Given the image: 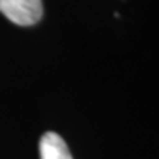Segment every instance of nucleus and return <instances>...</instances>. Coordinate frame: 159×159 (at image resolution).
Instances as JSON below:
<instances>
[{
  "instance_id": "nucleus-1",
  "label": "nucleus",
  "mask_w": 159,
  "mask_h": 159,
  "mask_svg": "<svg viewBox=\"0 0 159 159\" xmlns=\"http://www.w3.org/2000/svg\"><path fill=\"white\" fill-rule=\"evenodd\" d=\"M0 12L21 27L34 25L43 16L41 0H0Z\"/></svg>"
},
{
  "instance_id": "nucleus-2",
  "label": "nucleus",
  "mask_w": 159,
  "mask_h": 159,
  "mask_svg": "<svg viewBox=\"0 0 159 159\" xmlns=\"http://www.w3.org/2000/svg\"><path fill=\"white\" fill-rule=\"evenodd\" d=\"M39 149L40 159H72L65 140L53 131H47L43 134L40 139Z\"/></svg>"
}]
</instances>
